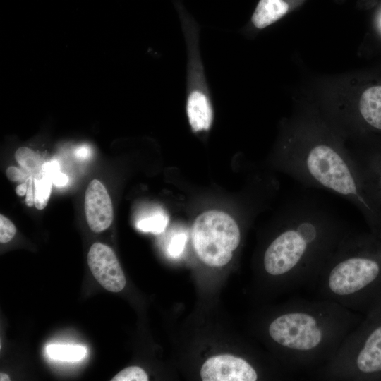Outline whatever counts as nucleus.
I'll list each match as a JSON object with an SVG mask.
<instances>
[{
    "instance_id": "f257e3e1",
    "label": "nucleus",
    "mask_w": 381,
    "mask_h": 381,
    "mask_svg": "<svg viewBox=\"0 0 381 381\" xmlns=\"http://www.w3.org/2000/svg\"><path fill=\"white\" fill-rule=\"evenodd\" d=\"M351 231L337 213L315 197L295 196L264 250L263 270L286 290L309 286Z\"/></svg>"
},
{
    "instance_id": "f03ea898",
    "label": "nucleus",
    "mask_w": 381,
    "mask_h": 381,
    "mask_svg": "<svg viewBox=\"0 0 381 381\" xmlns=\"http://www.w3.org/2000/svg\"><path fill=\"white\" fill-rule=\"evenodd\" d=\"M279 168L308 188L333 193L353 204L369 231L381 236V209L360 167L340 138L292 132L277 150Z\"/></svg>"
},
{
    "instance_id": "7ed1b4c3",
    "label": "nucleus",
    "mask_w": 381,
    "mask_h": 381,
    "mask_svg": "<svg viewBox=\"0 0 381 381\" xmlns=\"http://www.w3.org/2000/svg\"><path fill=\"white\" fill-rule=\"evenodd\" d=\"M364 317L327 300H291L270 322L267 333L291 373H315Z\"/></svg>"
},
{
    "instance_id": "20e7f679",
    "label": "nucleus",
    "mask_w": 381,
    "mask_h": 381,
    "mask_svg": "<svg viewBox=\"0 0 381 381\" xmlns=\"http://www.w3.org/2000/svg\"><path fill=\"white\" fill-rule=\"evenodd\" d=\"M310 286L318 298L363 315L381 306V236L351 231Z\"/></svg>"
},
{
    "instance_id": "39448f33",
    "label": "nucleus",
    "mask_w": 381,
    "mask_h": 381,
    "mask_svg": "<svg viewBox=\"0 0 381 381\" xmlns=\"http://www.w3.org/2000/svg\"><path fill=\"white\" fill-rule=\"evenodd\" d=\"M315 373L327 380H381V306L365 315L332 358Z\"/></svg>"
},
{
    "instance_id": "423d86ee",
    "label": "nucleus",
    "mask_w": 381,
    "mask_h": 381,
    "mask_svg": "<svg viewBox=\"0 0 381 381\" xmlns=\"http://www.w3.org/2000/svg\"><path fill=\"white\" fill-rule=\"evenodd\" d=\"M192 243L199 258L210 267H222L241 243L236 221L227 213L212 210L199 214L192 227Z\"/></svg>"
},
{
    "instance_id": "0eeeda50",
    "label": "nucleus",
    "mask_w": 381,
    "mask_h": 381,
    "mask_svg": "<svg viewBox=\"0 0 381 381\" xmlns=\"http://www.w3.org/2000/svg\"><path fill=\"white\" fill-rule=\"evenodd\" d=\"M182 29L187 49L186 114L194 133L207 131L213 123V108L199 49V29L184 16Z\"/></svg>"
},
{
    "instance_id": "6e6552de",
    "label": "nucleus",
    "mask_w": 381,
    "mask_h": 381,
    "mask_svg": "<svg viewBox=\"0 0 381 381\" xmlns=\"http://www.w3.org/2000/svg\"><path fill=\"white\" fill-rule=\"evenodd\" d=\"M89 267L97 281L107 290L121 291L126 278L112 249L102 243H95L87 254Z\"/></svg>"
},
{
    "instance_id": "1a4fd4ad",
    "label": "nucleus",
    "mask_w": 381,
    "mask_h": 381,
    "mask_svg": "<svg viewBox=\"0 0 381 381\" xmlns=\"http://www.w3.org/2000/svg\"><path fill=\"white\" fill-rule=\"evenodd\" d=\"M200 376L203 381H255V368L246 360L229 354L212 356L202 365Z\"/></svg>"
},
{
    "instance_id": "9d476101",
    "label": "nucleus",
    "mask_w": 381,
    "mask_h": 381,
    "mask_svg": "<svg viewBox=\"0 0 381 381\" xmlns=\"http://www.w3.org/2000/svg\"><path fill=\"white\" fill-rule=\"evenodd\" d=\"M348 147L369 183L381 209V138L362 139Z\"/></svg>"
},
{
    "instance_id": "9b49d317",
    "label": "nucleus",
    "mask_w": 381,
    "mask_h": 381,
    "mask_svg": "<svg viewBox=\"0 0 381 381\" xmlns=\"http://www.w3.org/2000/svg\"><path fill=\"white\" fill-rule=\"evenodd\" d=\"M84 207L87 224L94 232H102L111 224V200L107 189L97 179L92 180L87 188Z\"/></svg>"
},
{
    "instance_id": "f8f14e48",
    "label": "nucleus",
    "mask_w": 381,
    "mask_h": 381,
    "mask_svg": "<svg viewBox=\"0 0 381 381\" xmlns=\"http://www.w3.org/2000/svg\"><path fill=\"white\" fill-rule=\"evenodd\" d=\"M358 111L365 126L381 132V85L369 87L362 93Z\"/></svg>"
},
{
    "instance_id": "ddd939ff",
    "label": "nucleus",
    "mask_w": 381,
    "mask_h": 381,
    "mask_svg": "<svg viewBox=\"0 0 381 381\" xmlns=\"http://www.w3.org/2000/svg\"><path fill=\"white\" fill-rule=\"evenodd\" d=\"M289 10L284 0H260L252 16L251 22L258 29H263L274 23Z\"/></svg>"
},
{
    "instance_id": "4468645a",
    "label": "nucleus",
    "mask_w": 381,
    "mask_h": 381,
    "mask_svg": "<svg viewBox=\"0 0 381 381\" xmlns=\"http://www.w3.org/2000/svg\"><path fill=\"white\" fill-rule=\"evenodd\" d=\"M46 351L50 358L66 362L79 361L87 354L85 347L68 344H50L47 345Z\"/></svg>"
},
{
    "instance_id": "2eb2a0df",
    "label": "nucleus",
    "mask_w": 381,
    "mask_h": 381,
    "mask_svg": "<svg viewBox=\"0 0 381 381\" xmlns=\"http://www.w3.org/2000/svg\"><path fill=\"white\" fill-rule=\"evenodd\" d=\"M169 223V217L162 210H157L150 215L140 219L136 223L138 230L159 234Z\"/></svg>"
},
{
    "instance_id": "dca6fc26",
    "label": "nucleus",
    "mask_w": 381,
    "mask_h": 381,
    "mask_svg": "<svg viewBox=\"0 0 381 381\" xmlns=\"http://www.w3.org/2000/svg\"><path fill=\"white\" fill-rule=\"evenodd\" d=\"M53 181L47 174L34 179L35 206L38 210H43L47 205L50 198Z\"/></svg>"
},
{
    "instance_id": "f3484780",
    "label": "nucleus",
    "mask_w": 381,
    "mask_h": 381,
    "mask_svg": "<svg viewBox=\"0 0 381 381\" xmlns=\"http://www.w3.org/2000/svg\"><path fill=\"white\" fill-rule=\"evenodd\" d=\"M15 159L18 163L30 174L42 171L43 162L40 155L30 148L19 147L15 153Z\"/></svg>"
},
{
    "instance_id": "a211bd4d",
    "label": "nucleus",
    "mask_w": 381,
    "mask_h": 381,
    "mask_svg": "<svg viewBox=\"0 0 381 381\" xmlns=\"http://www.w3.org/2000/svg\"><path fill=\"white\" fill-rule=\"evenodd\" d=\"M148 376L145 371L138 366L124 368L116 375L111 381H147Z\"/></svg>"
},
{
    "instance_id": "6ab92c4d",
    "label": "nucleus",
    "mask_w": 381,
    "mask_h": 381,
    "mask_svg": "<svg viewBox=\"0 0 381 381\" xmlns=\"http://www.w3.org/2000/svg\"><path fill=\"white\" fill-rule=\"evenodd\" d=\"M42 172L48 174L56 186H64L68 181V176L60 171L59 164L56 161L44 163Z\"/></svg>"
},
{
    "instance_id": "aec40b11",
    "label": "nucleus",
    "mask_w": 381,
    "mask_h": 381,
    "mask_svg": "<svg viewBox=\"0 0 381 381\" xmlns=\"http://www.w3.org/2000/svg\"><path fill=\"white\" fill-rule=\"evenodd\" d=\"M187 235L183 232L174 234L169 240L167 251L173 258H178L183 252L187 243Z\"/></svg>"
},
{
    "instance_id": "412c9836",
    "label": "nucleus",
    "mask_w": 381,
    "mask_h": 381,
    "mask_svg": "<svg viewBox=\"0 0 381 381\" xmlns=\"http://www.w3.org/2000/svg\"><path fill=\"white\" fill-rule=\"evenodd\" d=\"M16 229L13 222L3 214L0 215V242L10 241L16 234Z\"/></svg>"
},
{
    "instance_id": "4be33fe9",
    "label": "nucleus",
    "mask_w": 381,
    "mask_h": 381,
    "mask_svg": "<svg viewBox=\"0 0 381 381\" xmlns=\"http://www.w3.org/2000/svg\"><path fill=\"white\" fill-rule=\"evenodd\" d=\"M6 175L13 182L25 181L31 176L28 171L25 172L14 166L7 168Z\"/></svg>"
},
{
    "instance_id": "5701e85b",
    "label": "nucleus",
    "mask_w": 381,
    "mask_h": 381,
    "mask_svg": "<svg viewBox=\"0 0 381 381\" xmlns=\"http://www.w3.org/2000/svg\"><path fill=\"white\" fill-rule=\"evenodd\" d=\"M32 176L28 178V187L25 194V204L28 207H32L35 205L34 190L32 188Z\"/></svg>"
},
{
    "instance_id": "b1692460",
    "label": "nucleus",
    "mask_w": 381,
    "mask_h": 381,
    "mask_svg": "<svg viewBox=\"0 0 381 381\" xmlns=\"http://www.w3.org/2000/svg\"><path fill=\"white\" fill-rule=\"evenodd\" d=\"M75 154L78 158L86 159L90 156L91 150L88 145H83L76 148Z\"/></svg>"
},
{
    "instance_id": "393cba45",
    "label": "nucleus",
    "mask_w": 381,
    "mask_h": 381,
    "mask_svg": "<svg viewBox=\"0 0 381 381\" xmlns=\"http://www.w3.org/2000/svg\"><path fill=\"white\" fill-rule=\"evenodd\" d=\"M28 187V179L27 180V181H24L23 183L16 186V190H15L16 193L18 196L25 195L27 193Z\"/></svg>"
},
{
    "instance_id": "a878e982",
    "label": "nucleus",
    "mask_w": 381,
    "mask_h": 381,
    "mask_svg": "<svg viewBox=\"0 0 381 381\" xmlns=\"http://www.w3.org/2000/svg\"><path fill=\"white\" fill-rule=\"evenodd\" d=\"M0 380L1 381H8V380H10V377L6 373H1V374H0Z\"/></svg>"
}]
</instances>
